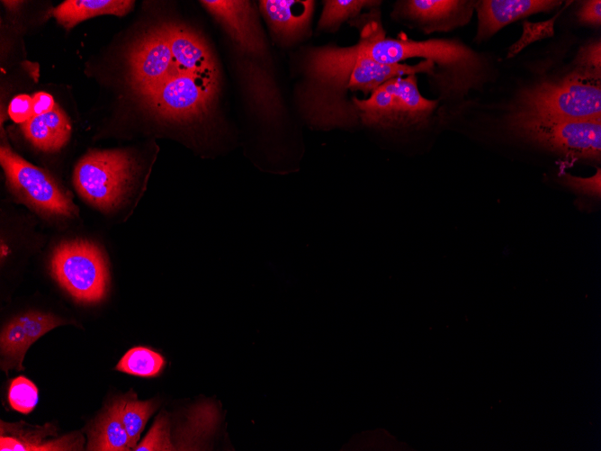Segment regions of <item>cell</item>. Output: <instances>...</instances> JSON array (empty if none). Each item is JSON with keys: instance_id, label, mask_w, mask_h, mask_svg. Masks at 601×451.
Instances as JSON below:
<instances>
[{"instance_id": "1", "label": "cell", "mask_w": 601, "mask_h": 451, "mask_svg": "<svg viewBox=\"0 0 601 451\" xmlns=\"http://www.w3.org/2000/svg\"><path fill=\"white\" fill-rule=\"evenodd\" d=\"M304 82L298 89L300 112L313 129L353 130L361 126L349 93L367 98L385 81L404 75L425 73L435 77V66L423 60L416 65L381 64L363 56L357 43L311 48L304 55Z\"/></svg>"}, {"instance_id": "2", "label": "cell", "mask_w": 601, "mask_h": 451, "mask_svg": "<svg viewBox=\"0 0 601 451\" xmlns=\"http://www.w3.org/2000/svg\"><path fill=\"white\" fill-rule=\"evenodd\" d=\"M348 23L359 32L356 43L361 53L378 63L398 64L414 58L432 61L438 69L435 84L445 96L467 93L480 70V57L457 40L388 37L380 7L363 13Z\"/></svg>"}, {"instance_id": "3", "label": "cell", "mask_w": 601, "mask_h": 451, "mask_svg": "<svg viewBox=\"0 0 601 451\" xmlns=\"http://www.w3.org/2000/svg\"><path fill=\"white\" fill-rule=\"evenodd\" d=\"M601 120L600 77L578 70L525 90L510 121Z\"/></svg>"}, {"instance_id": "4", "label": "cell", "mask_w": 601, "mask_h": 451, "mask_svg": "<svg viewBox=\"0 0 601 451\" xmlns=\"http://www.w3.org/2000/svg\"><path fill=\"white\" fill-rule=\"evenodd\" d=\"M139 171L138 159L126 150H92L76 164L74 185L92 205L111 211L127 199Z\"/></svg>"}, {"instance_id": "5", "label": "cell", "mask_w": 601, "mask_h": 451, "mask_svg": "<svg viewBox=\"0 0 601 451\" xmlns=\"http://www.w3.org/2000/svg\"><path fill=\"white\" fill-rule=\"evenodd\" d=\"M217 90V70L179 69L139 97L157 118L169 122L191 123L208 116Z\"/></svg>"}, {"instance_id": "6", "label": "cell", "mask_w": 601, "mask_h": 451, "mask_svg": "<svg viewBox=\"0 0 601 451\" xmlns=\"http://www.w3.org/2000/svg\"><path fill=\"white\" fill-rule=\"evenodd\" d=\"M50 267L57 282L76 301L98 302L106 295L108 266L95 244L84 239L61 242L53 251Z\"/></svg>"}, {"instance_id": "7", "label": "cell", "mask_w": 601, "mask_h": 451, "mask_svg": "<svg viewBox=\"0 0 601 451\" xmlns=\"http://www.w3.org/2000/svg\"><path fill=\"white\" fill-rule=\"evenodd\" d=\"M201 3L222 24L243 57H250L248 77L252 92L270 87L274 80L266 62L269 52L265 33L249 1L205 0Z\"/></svg>"}, {"instance_id": "8", "label": "cell", "mask_w": 601, "mask_h": 451, "mask_svg": "<svg viewBox=\"0 0 601 451\" xmlns=\"http://www.w3.org/2000/svg\"><path fill=\"white\" fill-rule=\"evenodd\" d=\"M0 163L10 190L20 201L47 216L76 215L78 210L71 197L48 172L4 145L0 149Z\"/></svg>"}, {"instance_id": "9", "label": "cell", "mask_w": 601, "mask_h": 451, "mask_svg": "<svg viewBox=\"0 0 601 451\" xmlns=\"http://www.w3.org/2000/svg\"><path fill=\"white\" fill-rule=\"evenodd\" d=\"M522 137L572 158L596 159L601 151V120L511 122Z\"/></svg>"}, {"instance_id": "10", "label": "cell", "mask_w": 601, "mask_h": 451, "mask_svg": "<svg viewBox=\"0 0 601 451\" xmlns=\"http://www.w3.org/2000/svg\"><path fill=\"white\" fill-rule=\"evenodd\" d=\"M130 83L140 96L179 72L174 62L165 24L145 33L129 56Z\"/></svg>"}, {"instance_id": "11", "label": "cell", "mask_w": 601, "mask_h": 451, "mask_svg": "<svg viewBox=\"0 0 601 451\" xmlns=\"http://www.w3.org/2000/svg\"><path fill=\"white\" fill-rule=\"evenodd\" d=\"M470 5L458 0L398 1L391 17L414 23L425 33L446 32L467 21Z\"/></svg>"}, {"instance_id": "12", "label": "cell", "mask_w": 601, "mask_h": 451, "mask_svg": "<svg viewBox=\"0 0 601 451\" xmlns=\"http://www.w3.org/2000/svg\"><path fill=\"white\" fill-rule=\"evenodd\" d=\"M315 2L311 0H262L260 11L274 41L290 47L310 35Z\"/></svg>"}, {"instance_id": "13", "label": "cell", "mask_w": 601, "mask_h": 451, "mask_svg": "<svg viewBox=\"0 0 601 451\" xmlns=\"http://www.w3.org/2000/svg\"><path fill=\"white\" fill-rule=\"evenodd\" d=\"M66 322L53 314L31 311L13 318L1 332L2 368L22 369L30 346L50 329Z\"/></svg>"}, {"instance_id": "14", "label": "cell", "mask_w": 601, "mask_h": 451, "mask_svg": "<svg viewBox=\"0 0 601 451\" xmlns=\"http://www.w3.org/2000/svg\"><path fill=\"white\" fill-rule=\"evenodd\" d=\"M561 5L560 1L543 0H488L476 4L478 33L482 40L497 32L505 25L527 15L550 11Z\"/></svg>"}, {"instance_id": "15", "label": "cell", "mask_w": 601, "mask_h": 451, "mask_svg": "<svg viewBox=\"0 0 601 451\" xmlns=\"http://www.w3.org/2000/svg\"><path fill=\"white\" fill-rule=\"evenodd\" d=\"M54 433V427L46 424L43 427H23L16 424L1 422V451H58L81 450L83 437L80 434L67 435L52 440H45Z\"/></svg>"}, {"instance_id": "16", "label": "cell", "mask_w": 601, "mask_h": 451, "mask_svg": "<svg viewBox=\"0 0 601 451\" xmlns=\"http://www.w3.org/2000/svg\"><path fill=\"white\" fill-rule=\"evenodd\" d=\"M174 62L185 71H214L215 61L205 41L196 32L176 24H166Z\"/></svg>"}, {"instance_id": "17", "label": "cell", "mask_w": 601, "mask_h": 451, "mask_svg": "<svg viewBox=\"0 0 601 451\" xmlns=\"http://www.w3.org/2000/svg\"><path fill=\"white\" fill-rule=\"evenodd\" d=\"M396 107V129L425 122L438 102L425 98L419 92L417 75L389 79Z\"/></svg>"}, {"instance_id": "18", "label": "cell", "mask_w": 601, "mask_h": 451, "mask_svg": "<svg viewBox=\"0 0 601 451\" xmlns=\"http://www.w3.org/2000/svg\"><path fill=\"white\" fill-rule=\"evenodd\" d=\"M26 139L44 151H57L68 141L71 123L66 113L58 105L46 113L33 116L22 124Z\"/></svg>"}, {"instance_id": "19", "label": "cell", "mask_w": 601, "mask_h": 451, "mask_svg": "<svg viewBox=\"0 0 601 451\" xmlns=\"http://www.w3.org/2000/svg\"><path fill=\"white\" fill-rule=\"evenodd\" d=\"M129 0H67L52 12L58 23L67 29L80 22L102 14L123 16L133 7Z\"/></svg>"}, {"instance_id": "20", "label": "cell", "mask_w": 601, "mask_h": 451, "mask_svg": "<svg viewBox=\"0 0 601 451\" xmlns=\"http://www.w3.org/2000/svg\"><path fill=\"white\" fill-rule=\"evenodd\" d=\"M87 450H130V440L120 414L119 400L98 417L88 432Z\"/></svg>"}, {"instance_id": "21", "label": "cell", "mask_w": 601, "mask_h": 451, "mask_svg": "<svg viewBox=\"0 0 601 451\" xmlns=\"http://www.w3.org/2000/svg\"><path fill=\"white\" fill-rule=\"evenodd\" d=\"M379 0H325L318 22L320 32H336L345 22H350L362 14L363 10L378 8Z\"/></svg>"}, {"instance_id": "22", "label": "cell", "mask_w": 601, "mask_h": 451, "mask_svg": "<svg viewBox=\"0 0 601 451\" xmlns=\"http://www.w3.org/2000/svg\"><path fill=\"white\" fill-rule=\"evenodd\" d=\"M120 414L129 436L130 446L133 448L140 437L148 418L157 409L154 401H139L136 398L119 400Z\"/></svg>"}, {"instance_id": "23", "label": "cell", "mask_w": 601, "mask_h": 451, "mask_svg": "<svg viewBox=\"0 0 601 451\" xmlns=\"http://www.w3.org/2000/svg\"><path fill=\"white\" fill-rule=\"evenodd\" d=\"M165 365L163 356L144 347L130 349L119 361L116 369L130 374L152 377L157 375Z\"/></svg>"}, {"instance_id": "24", "label": "cell", "mask_w": 601, "mask_h": 451, "mask_svg": "<svg viewBox=\"0 0 601 451\" xmlns=\"http://www.w3.org/2000/svg\"><path fill=\"white\" fill-rule=\"evenodd\" d=\"M8 401L13 410L23 414H28L37 404L38 389L26 377L18 376L10 384Z\"/></svg>"}, {"instance_id": "25", "label": "cell", "mask_w": 601, "mask_h": 451, "mask_svg": "<svg viewBox=\"0 0 601 451\" xmlns=\"http://www.w3.org/2000/svg\"><path fill=\"white\" fill-rule=\"evenodd\" d=\"M136 451L175 450L170 439V424L166 414H160Z\"/></svg>"}, {"instance_id": "26", "label": "cell", "mask_w": 601, "mask_h": 451, "mask_svg": "<svg viewBox=\"0 0 601 451\" xmlns=\"http://www.w3.org/2000/svg\"><path fill=\"white\" fill-rule=\"evenodd\" d=\"M557 15L553 19L538 23H530L525 22L523 26V34L520 40L516 42L508 50L507 57H513L528 44L553 34V23Z\"/></svg>"}, {"instance_id": "27", "label": "cell", "mask_w": 601, "mask_h": 451, "mask_svg": "<svg viewBox=\"0 0 601 451\" xmlns=\"http://www.w3.org/2000/svg\"><path fill=\"white\" fill-rule=\"evenodd\" d=\"M577 60L580 71L600 77V42H595L582 49Z\"/></svg>"}, {"instance_id": "28", "label": "cell", "mask_w": 601, "mask_h": 451, "mask_svg": "<svg viewBox=\"0 0 601 451\" xmlns=\"http://www.w3.org/2000/svg\"><path fill=\"white\" fill-rule=\"evenodd\" d=\"M8 113L13 122L24 123L34 116L32 97L28 95H16L9 104Z\"/></svg>"}, {"instance_id": "29", "label": "cell", "mask_w": 601, "mask_h": 451, "mask_svg": "<svg viewBox=\"0 0 601 451\" xmlns=\"http://www.w3.org/2000/svg\"><path fill=\"white\" fill-rule=\"evenodd\" d=\"M563 180L569 186H570L574 190L591 195L599 196L600 194L599 169L597 170V175H594L588 178L576 177L567 174L564 176Z\"/></svg>"}, {"instance_id": "30", "label": "cell", "mask_w": 601, "mask_h": 451, "mask_svg": "<svg viewBox=\"0 0 601 451\" xmlns=\"http://www.w3.org/2000/svg\"><path fill=\"white\" fill-rule=\"evenodd\" d=\"M579 20L587 24L599 25L601 23V2H584L578 12Z\"/></svg>"}, {"instance_id": "31", "label": "cell", "mask_w": 601, "mask_h": 451, "mask_svg": "<svg viewBox=\"0 0 601 451\" xmlns=\"http://www.w3.org/2000/svg\"><path fill=\"white\" fill-rule=\"evenodd\" d=\"M34 116L50 112L56 106L53 97L45 92H38L32 96Z\"/></svg>"}, {"instance_id": "32", "label": "cell", "mask_w": 601, "mask_h": 451, "mask_svg": "<svg viewBox=\"0 0 601 451\" xmlns=\"http://www.w3.org/2000/svg\"><path fill=\"white\" fill-rule=\"evenodd\" d=\"M4 5H6L10 10L15 9L20 5L22 2L19 1H3Z\"/></svg>"}]
</instances>
